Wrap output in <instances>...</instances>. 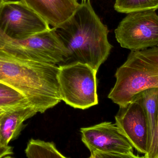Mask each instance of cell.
Listing matches in <instances>:
<instances>
[{
	"label": "cell",
	"mask_w": 158,
	"mask_h": 158,
	"mask_svg": "<svg viewBox=\"0 0 158 158\" xmlns=\"http://www.w3.org/2000/svg\"><path fill=\"white\" fill-rule=\"evenodd\" d=\"M56 65L35 61L0 40V83L26 98L37 113H44L61 101Z\"/></svg>",
	"instance_id": "1"
},
{
	"label": "cell",
	"mask_w": 158,
	"mask_h": 158,
	"mask_svg": "<svg viewBox=\"0 0 158 158\" xmlns=\"http://www.w3.org/2000/svg\"><path fill=\"white\" fill-rule=\"evenodd\" d=\"M54 28L68 53L65 64L79 62L98 71L107 59L112 48L108 29L89 0L79 4L69 19Z\"/></svg>",
	"instance_id": "2"
},
{
	"label": "cell",
	"mask_w": 158,
	"mask_h": 158,
	"mask_svg": "<svg viewBox=\"0 0 158 158\" xmlns=\"http://www.w3.org/2000/svg\"><path fill=\"white\" fill-rule=\"evenodd\" d=\"M115 77L108 98L119 106L130 103L145 89L158 88V46L131 51Z\"/></svg>",
	"instance_id": "3"
},
{
	"label": "cell",
	"mask_w": 158,
	"mask_h": 158,
	"mask_svg": "<svg viewBox=\"0 0 158 158\" xmlns=\"http://www.w3.org/2000/svg\"><path fill=\"white\" fill-rule=\"evenodd\" d=\"M97 71L79 62L59 66L57 78L62 100L81 109L98 105Z\"/></svg>",
	"instance_id": "4"
},
{
	"label": "cell",
	"mask_w": 158,
	"mask_h": 158,
	"mask_svg": "<svg viewBox=\"0 0 158 158\" xmlns=\"http://www.w3.org/2000/svg\"><path fill=\"white\" fill-rule=\"evenodd\" d=\"M82 142L90 158H138L133 147L116 123L104 122L81 129Z\"/></svg>",
	"instance_id": "5"
},
{
	"label": "cell",
	"mask_w": 158,
	"mask_h": 158,
	"mask_svg": "<svg viewBox=\"0 0 158 158\" xmlns=\"http://www.w3.org/2000/svg\"><path fill=\"white\" fill-rule=\"evenodd\" d=\"M121 47L131 51L158 45V15L154 10L129 13L115 30Z\"/></svg>",
	"instance_id": "6"
},
{
	"label": "cell",
	"mask_w": 158,
	"mask_h": 158,
	"mask_svg": "<svg viewBox=\"0 0 158 158\" xmlns=\"http://www.w3.org/2000/svg\"><path fill=\"white\" fill-rule=\"evenodd\" d=\"M50 28L45 20L21 1L4 0L0 5V29L13 40H25Z\"/></svg>",
	"instance_id": "7"
},
{
	"label": "cell",
	"mask_w": 158,
	"mask_h": 158,
	"mask_svg": "<svg viewBox=\"0 0 158 158\" xmlns=\"http://www.w3.org/2000/svg\"><path fill=\"white\" fill-rule=\"evenodd\" d=\"M116 124L138 152L145 155L150 146L149 127L144 109L141 103L134 99L119 106L115 116Z\"/></svg>",
	"instance_id": "8"
},
{
	"label": "cell",
	"mask_w": 158,
	"mask_h": 158,
	"mask_svg": "<svg viewBox=\"0 0 158 158\" xmlns=\"http://www.w3.org/2000/svg\"><path fill=\"white\" fill-rule=\"evenodd\" d=\"M14 40L32 60L59 66L64 65L67 61V50L54 28L25 40Z\"/></svg>",
	"instance_id": "9"
},
{
	"label": "cell",
	"mask_w": 158,
	"mask_h": 158,
	"mask_svg": "<svg viewBox=\"0 0 158 158\" xmlns=\"http://www.w3.org/2000/svg\"><path fill=\"white\" fill-rule=\"evenodd\" d=\"M37 13L49 26L56 28L75 13L79 4L77 0H20Z\"/></svg>",
	"instance_id": "10"
},
{
	"label": "cell",
	"mask_w": 158,
	"mask_h": 158,
	"mask_svg": "<svg viewBox=\"0 0 158 158\" xmlns=\"http://www.w3.org/2000/svg\"><path fill=\"white\" fill-rule=\"evenodd\" d=\"M37 113L32 108L19 109L6 112L0 122V145L6 146L10 142L17 139L26 127L24 122Z\"/></svg>",
	"instance_id": "11"
},
{
	"label": "cell",
	"mask_w": 158,
	"mask_h": 158,
	"mask_svg": "<svg viewBox=\"0 0 158 158\" xmlns=\"http://www.w3.org/2000/svg\"><path fill=\"white\" fill-rule=\"evenodd\" d=\"M134 99H136L141 103L145 112L149 127L150 145L158 114V88L145 89L138 93Z\"/></svg>",
	"instance_id": "12"
},
{
	"label": "cell",
	"mask_w": 158,
	"mask_h": 158,
	"mask_svg": "<svg viewBox=\"0 0 158 158\" xmlns=\"http://www.w3.org/2000/svg\"><path fill=\"white\" fill-rule=\"evenodd\" d=\"M26 108H33L20 93L0 83V108L9 111Z\"/></svg>",
	"instance_id": "13"
},
{
	"label": "cell",
	"mask_w": 158,
	"mask_h": 158,
	"mask_svg": "<svg viewBox=\"0 0 158 158\" xmlns=\"http://www.w3.org/2000/svg\"><path fill=\"white\" fill-rule=\"evenodd\" d=\"M25 152L28 158H66L57 150L54 143L33 139L29 141Z\"/></svg>",
	"instance_id": "14"
},
{
	"label": "cell",
	"mask_w": 158,
	"mask_h": 158,
	"mask_svg": "<svg viewBox=\"0 0 158 158\" xmlns=\"http://www.w3.org/2000/svg\"><path fill=\"white\" fill-rule=\"evenodd\" d=\"M114 8L121 13L158 9V0H116Z\"/></svg>",
	"instance_id": "15"
},
{
	"label": "cell",
	"mask_w": 158,
	"mask_h": 158,
	"mask_svg": "<svg viewBox=\"0 0 158 158\" xmlns=\"http://www.w3.org/2000/svg\"><path fill=\"white\" fill-rule=\"evenodd\" d=\"M143 157L158 158V111L156 126L147 153Z\"/></svg>",
	"instance_id": "16"
},
{
	"label": "cell",
	"mask_w": 158,
	"mask_h": 158,
	"mask_svg": "<svg viewBox=\"0 0 158 158\" xmlns=\"http://www.w3.org/2000/svg\"><path fill=\"white\" fill-rule=\"evenodd\" d=\"M13 155L14 152L12 147L0 145V158H10Z\"/></svg>",
	"instance_id": "17"
},
{
	"label": "cell",
	"mask_w": 158,
	"mask_h": 158,
	"mask_svg": "<svg viewBox=\"0 0 158 158\" xmlns=\"http://www.w3.org/2000/svg\"><path fill=\"white\" fill-rule=\"evenodd\" d=\"M6 110H4V109H2L0 108V115L2 114V113H4V112H6Z\"/></svg>",
	"instance_id": "18"
},
{
	"label": "cell",
	"mask_w": 158,
	"mask_h": 158,
	"mask_svg": "<svg viewBox=\"0 0 158 158\" xmlns=\"http://www.w3.org/2000/svg\"><path fill=\"white\" fill-rule=\"evenodd\" d=\"M5 112H4V113H2V114H1V115H0V122H1V120H2V117L3 116Z\"/></svg>",
	"instance_id": "19"
},
{
	"label": "cell",
	"mask_w": 158,
	"mask_h": 158,
	"mask_svg": "<svg viewBox=\"0 0 158 158\" xmlns=\"http://www.w3.org/2000/svg\"><path fill=\"white\" fill-rule=\"evenodd\" d=\"M4 1V0H0V5L1 4V3H2Z\"/></svg>",
	"instance_id": "20"
},
{
	"label": "cell",
	"mask_w": 158,
	"mask_h": 158,
	"mask_svg": "<svg viewBox=\"0 0 158 158\" xmlns=\"http://www.w3.org/2000/svg\"></svg>",
	"instance_id": "21"
},
{
	"label": "cell",
	"mask_w": 158,
	"mask_h": 158,
	"mask_svg": "<svg viewBox=\"0 0 158 158\" xmlns=\"http://www.w3.org/2000/svg\"></svg>",
	"instance_id": "22"
}]
</instances>
